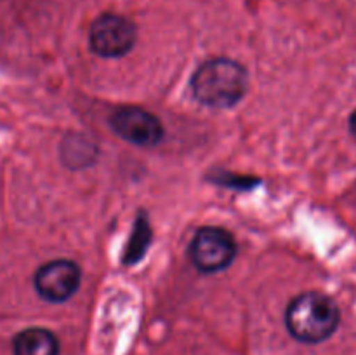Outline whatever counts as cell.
<instances>
[{
	"mask_svg": "<svg viewBox=\"0 0 356 355\" xmlns=\"http://www.w3.org/2000/svg\"><path fill=\"white\" fill-rule=\"evenodd\" d=\"M245 68L229 58L202 63L191 77V90L198 103L209 108H232L245 96L249 84Z\"/></svg>",
	"mask_w": 356,
	"mask_h": 355,
	"instance_id": "6da1fadb",
	"label": "cell"
},
{
	"mask_svg": "<svg viewBox=\"0 0 356 355\" xmlns=\"http://www.w3.org/2000/svg\"><path fill=\"white\" fill-rule=\"evenodd\" d=\"M339 320V306L332 298L318 291L296 296L285 313V324L292 338L309 345L329 340L336 333Z\"/></svg>",
	"mask_w": 356,
	"mask_h": 355,
	"instance_id": "7a4b0ae2",
	"label": "cell"
},
{
	"mask_svg": "<svg viewBox=\"0 0 356 355\" xmlns=\"http://www.w3.org/2000/svg\"><path fill=\"white\" fill-rule=\"evenodd\" d=\"M138 28L129 17L117 13H103L92 21L89 45L101 58H122L136 45Z\"/></svg>",
	"mask_w": 356,
	"mask_h": 355,
	"instance_id": "3957f363",
	"label": "cell"
},
{
	"mask_svg": "<svg viewBox=\"0 0 356 355\" xmlns=\"http://www.w3.org/2000/svg\"><path fill=\"white\" fill-rule=\"evenodd\" d=\"M190 256L198 270L204 274H214L233 263L236 256V242L228 230L204 226L191 240Z\"/></svg>",
	"mask_w": 356,
	"mask_h": 355,
	"instance_id": "277c9868",
	"label": "cell"
},
{
	"mask_svg": "<svg viewBox=\"0 0 356 355\" xmlns=\"http://www.w3.org/2000/svg\"><path fill=\"white\" fill-rule=\"evenodd\" d=\"M80 267L72 260H54L42 265L35 274V289L49 303H63L72 298L80 285Z\"/></svg>",
	"mask_w": 356,
	"mask_h": 355,
	"instance_id": "5b68a950",
	"label": "cell"
},
{
	"mask_svg": "<svg viewBox=\"0 0 356 355\" xmlns=\"http://www.w3.org/2000/svg\"><path fill=\"white\" fill-rule=\"evenodd\" d=\"M110 125L122 139L132 145L155 146L162 141L163 127L159 118L138 106H125L110 117Z\"/></svg>",
	"mask_w": 356,
	"mask_h": 355,
	"instance_id": "8992f818",
	"label": "cell"
},
{
	"mask_svg": "<svg viewBox=\"0 0 356 355\" xmlns=\"http://www.w3.org/2000/svg\"><path fill=\"white\" fill-rule=\"evenodd\" d=\"M13 352L14 355H59V341L51 331L30 327L16 334Z\"/></svg>",
	"mask_w": 356,
	"mask_h": 355,
	"instance_id": "52a82bcc",
	"label": "cell"
},
{
	"mask_svg": "<svg viewBox=\"0 0 356 355\" xmlns=\"http://www.w3.org/2000/svg\"><path fill=\"white\" fill-rule=\"evenodd\" d=\"M96 157V146L90 139L82 134H72L65 138L61 146V159L65 166L80 169V167L90 166Z\"/></svg>",
	"mask_w": 356,
	"mask_h": 355,
	"instance_id": "ba28073f",
	"label": "cell"
},
{
	"mask_svg": "<svg viewBox=\"0 0 356 355\" xmlns=\"http://www.w3.org/2000/svg\"><path fill=\"white\" fill-rule=\"evenodd\" d=\"M149 240H152V230H149L148 223L145 218H139L134 226V235H132L131 242H129L127 253H125L124 260L125 263H138L139 258L145 254L146 247H148Z\"/></svg>",
	"mask_w": 356,
	"mask_h": 355,
	"instance_id": "9c48e42d",
	"label": "cell"
},
{
	"mask_svg": "<svg viewBox=\"0 0 356 355\" xmlns=\"http://www.w3.org/2000/svg\"><path fill=\"white\" fill-rule=\"evenodd\" d=\"M350 131H351V134L356 138V110L351 113V117H350Z\"/></svg>",
	"mask_w": 356,
	"mask_h": 355,
	"instance_id": "30bf717a",
	"label": "cell"
}]
</instances>
